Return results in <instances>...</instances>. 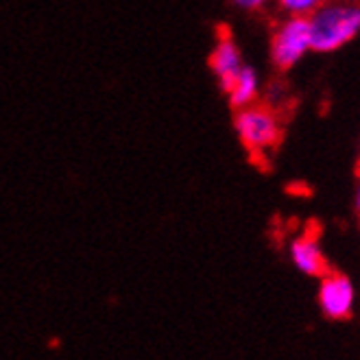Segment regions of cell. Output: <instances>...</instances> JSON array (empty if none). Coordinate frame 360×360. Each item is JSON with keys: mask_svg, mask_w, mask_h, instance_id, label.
Wrapping results in <instances>:
<instances>
[{"mask_svg": "<svg viewBox=\"0 0 360 360\" xmlns=\"http://www.w3.org/2000/svg\"><path fill=\"white\" fill-rule=\"evenodd\" d=\"M271 61L278 70H290L312 53V35L308 18L284 15L271 33Z\"/></svg>", "mask_w": 360, "mask_h": 360, "instance_id": "cell-3", "label": "cell"}, {"mask_svg": "<svg viewBox=\"0 0 360 360\" xmlns=\"http://www.w3.org/2000/svg\"><path fill=\"white\" fill-rule=\"evenodd\" d=\"M290 260L304 275H310V278H323L330 271L323 249L312 231H306V234L297 236L290 243Z\"/></svg>", "mask_w": 360, "mask_h": 360, "instance_id": "cell-6", "label": "cell"}, {"mask_svg": "<svg viewBox=\"0 0 360 360\" xmlns=\"http://www.w3.org/2000/svg\"><path fill=\"white\" fill-rule=\"evenodd\" d=\"M245 66L247 63H245L240 46L236 44V39L227 33H221L210 53V70L214 75L223 92L236 81V77L243 72Z\"/></svg>", "mask_w": 360, "mask_h": 360, "instance_id": "cell-5", "label": "cell"}, {"mask_svg": "<svg viewBox=\"0 0 360 360\" xmlns=\"http://www.w3.org/2000/svg\"><path fill=\"white\" fill-rule=\"evenodd\" d=\"M312 53H336L360 35V0H328L308 15Z\"/></svg>", "mask_w": 360, "mask_h": 360, "instance_id": "cell-1", "label": "cell"}, {"mask_svg": "<svg viewBox=\"0 0 360 360\" xmlns=\"http://www.w3.org/2000/svg\"><path fill=\"white\" fill-rule=\"evenodd\" d=\"M238 9L243 11H251V13H256V11H264L266 7L273 5V0H231Z\"/></svg>", "mask_w": 360, "mask_h": 360, "instance_id": "cell-9", "label": "cell"}, {"mask_svg": "<svg viewBox=\"0 0 360 360\" xmlns=\"http://www.w3.org/2000/svg\"><path fill=\"white\" fill-rule=\"evenodd\" d=\"M234 131L245 151L256 160L269 158L282 140V118L269 103H251L236 110Z\"/></svg>", "mask_w": 360, "mask_h": 360, "instance_id": "cell-2", "label": "cell"}, {"mask_svg": "<svg viewBox=\"0 0 360 360\" xmlns=\"http://www.w3.org/2000/svg\"><path fill=\"white\" fill-rule=\"evenodd\" d=\"M323 3H328V0H273V5L278 7L282 15H302V18H308Z\"/></svg>", "mask_w": 360, "mask_h": 360, "instance_id": "cell-8", "label": "cell"}, {"mask_svg": "<svg viewBox=\"0 0 360 360\" xmlns=\"http://www.w3.org/2000/svg\"><path fill=\"white\" fill-rule=\"evenodd\" d=\"M260 90H262L260 75L247 63V66L243 68V72L236 77V81L225 90V96L229 98L231 108L240 110V108H247V105H251V103H256L260 98Z\"/></svg>", "mask_w": 360, "mask_h": 360, "instance_id": "cell-7", "label": "cell"}, {"mask_svg": "<svg viewBox=\"0 0 360 360\" xmlns=\"http://www.w3.org/2000/svg\"><path fill=\"white\" fill-rule=\"evenodd\" d=\"M354 302H356V288L352 280L343 273L328 271L321 278V286H319V304L323 314L334 321L347 319L354 310Z\"/></svg>", "mask_w": 360, "mask_h": 360, "instance_id": "cell-4", "label": "cell"}, {"mask_svg": "<svg viewBox=\"0 0 360 360\" xmlns=\"http://www.w3.org/2000/svg\"><path fill=\"white\" fill-rule=\"evenodd\" d=\"M356 210H358V214H360V184H358V190H356Z\"/></svg>", "mask_w": 360, "mask_h": 360, "instance_id": "cell-10", "label": "cell"}]
</instances>
